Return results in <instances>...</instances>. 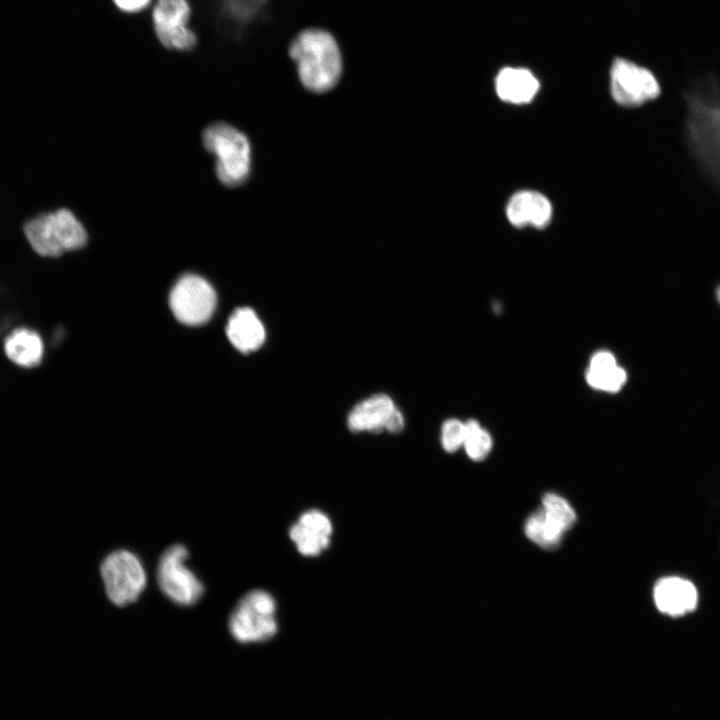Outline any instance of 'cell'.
Returning <instances> with one entry per match:
<instances>
[{
  "instance_id": "obj_9",
  "label": "cell",
  "mask_w": 720,
  "mask_h": 720,
  "mask_svg": "<svg viewBox=\"0 0 720 720\" xmlns=\"http://www.w3.org/2000/svg\"><path fill=\"white\" fill-rule=\"evenodd\" d=\"M170 307L183 324L201 325L215 310L216 293L206 279L196 274H185L171 290Z\"/></svg>"
},
{
  "instance_id": "obj_14",
  "label": "cell",
  "mask_w": 720,
  "mask_h": 720,
  "mask_svg": "<svg viewBox=\"0 0 720 720\" xmlns=\"http://www.w3.org/2000/svg\"><path fill=\"white\" fill-rule=\"evenodd\" d=\"M396 409L391 397L383 393L374 394L351 409L347 425L353 432L386 431L387 422Z\"/></svg>"
},
{
  "instance_id": "obj_4",
  "label": "cell",
  "mask_w": 720,
  "mask_h": 720,
  "mask_svg": "<svg viewBox=\"0 0 720 720\" xmlns=\"http://www.w3.org/2000/svg\"><path fill=\"white\" fill-rule=\"evenodd\" d=\"M687 136L696 158L720 182V100L690 95Z\"/></svg>"
},
{
  "instance_id": "obj_13",
  "label": "cell",
  "mask_w": 720,
  "mask_h": 720,
  "mask_svg": "<svg viewBox=\"0 0 720 720\" xmlns=\"http://www.w3.org/2000/svg\"><path fill=\"white\" fill-rule=\"evenodd\" d=\"M509 222L518 228L532 226L544 228L550 223L552 205L541 193L520 191L514 194L506 207Z\"/></svg>"
},
{
  "instance_id": "obj_26",
  "label": "cell",
  "mask_w": 720,
  "mask_h": 720,
  "mask_svg": "<svg viewBox=\"0 0 720 720\" xmlns=\"http://www.w3.org/2000/svg\"><path fill=\"white\" fill-rule=\"evenodd\" d=\"M403 427H404L403 415L401 414V412L398 409H396L392 413V415L390 416V418L387 422L386 431H388L390 433H398L403 429Z\"/></svg>"
},
{
  "instance_id": "obj_8",
  "label": "cell",
  "mask_w": 720,
  "mask_h": 720,
  "mask_svg": "<svg viewBox=\"0 0 720 720\" xmlns=\"http://www.w3.org/2000/svg\"><path fill=\"white\" fill-rule=\"evenodd\" d=\"M187 558L186 547L174 544L162 553L157 566L160 589L169 599L183 606L195 604L204 592L200 580L185 565Z\"/></svg>"
},
{
  "instance_id": "obj_5",
  "label": "cell",
  "mask_w": 720,
  "mask_h": 720,
  "mask_svg": "<svg viewBox=\"0 0 720 720\" xmlns=\"http://www.w3.org/2000/svg\"><path fill=\"white\" fill-rule=\"evenodd\" d=\"M276 603L264 590L244 595L229 618V630L240 643H258L271 639L278 630L275 618Z\"/></svg>"
},
{
  "instance_id": "obj_10",
  "label": "cell",
  "mask_w": 720,
  "mask_h": 720,
  "mask_svg": "<svg viewBox=\"0 0 720 720\" xmlns=\"http://www.w3.org/2000/svg\"><path fill=\"white\" fill-rule=\"evenodd\" d=\"M614 100L623 106H640L660 94V85L648 69L623 58H616L610 71Z\"/></svg>"
},
{
  "instance_id": "obj_19",
  "label": "cell",
  "mask_w": 720,
  "mask_h": 720,
  "mask_svg": "<svg viewBox=\"0 0 720 720\" xmlns=\"http://www.w3.org/2000/svg\"><path fill=\"white\" fill-rule=\"evenodd\" d=\"M524 531L529 540L545 549L558 546L564 534L545 516L542 509L528 517Z\"/></svg>"
},
{
  "instance_id": "obj_17",
  "label": "cell",
  "mask_w": 720,
  "mask_h": 720,
  "mask_svg": "<svg viewBox=\"0 0 720 720\" xmlns=\"http://www.w3.org/2000/svg\"><path fill=\"white\" fill-rule=\"evenodd\" d=\"M539 86L537 78L525 68L505 67L499 71L495 79L498 97L513 104L532 101Z\"/></svg>"
},
{
  "instance_id": "obj_2",
  "label": "cell",
  "mask_w": 720,
  "mask_h": 720,
  "mask_svg": "<svg viewBox=\"0 0 720 720\" xmlns=\"http://www.w3.org/2000/svg\"><path fill=\"white\" fill-rule=\"evenodd\" d=\"M31 248L43 257H58L81 249L87 243V231L75 214L66 208L37 215L24 226Z\"/></svg>"
},
{
  "instance_id": "obj_20",
  "label": "cell",
  "mask_w": 720,
  "mask_h": 720,
  "mask_svg": "<svg viewBox=\"0 0 720 720\" xmlns=\"http://www.w3.org/2000/svg\"><path fill=\"white\" fill-rule=\"evenodd\" d=\"M542 511L564 533L576 521V513L572 506L565 498L555 493H547L543 496Z\"/></svg>"
},
{
  "instance_id": "obj_18",
  "label": "cell",
  "mask_w": 720,
  "mask_h": 720,
  "mask_svg": "<svg viewBox=\"0 0 720 720\" xmlns=\"http://www.w3.org/2000/svg\"><path fill=\"white\" fill-rule=\"evenodd\" d=\"M270 0H216L218 18L241 38L245 30L266 15Z\"/></svg>"
},
{
  "instance_id": "obj_7",
  "label": "cell",
  "mask_w": 720,
  "mask_h": 720,
  "mask_svg": "<svg viewBox=\"0 0 720 720\" xmlns=\"http://www.w3.org/2000/svg\"><path fill=\"white\" fill-rule=\"evenodd\" d=\"M192 6L189 0H156L151 13L156 39L168 50L187 52L198 44L196 32L189 26Z\"/></svg>"
},
{
  "instance_id": "obj_25",
  "label": "cell",
  "mask_w": 720,
  "mask_h": 720,
  "mask_svg": "<svg viewBox=\"0 0 720 720\" xmlns=\"http://www.w3.org/2000/svg\"><path fill=\"white\" fill-rule=\"evenodd\" d=\"M112 3L121 13L134 15L147 9L152 0H112Z\"/></svg>"
},
{
  "instance_id": "obj_6",
  "label": "cell",
  "mask_w": 720,
  "mask_h": 720,
  "mask_svg": "<svg viewBox=\"0 0 720 720\" xmlns=\"http://www.w3.org/2000/svg\"><path fill=\"white\" fill-rule=\"evenodd\" d=\"M101 577L110 601L126 606L137 600L146 585V574L139 558L128 550H116L100 566Z\"/></svg>"
},
{
  "instance_id": "obj_15",
  "label": "cell",
  "mask_w": 720,
  "mask_h": 720,
  "mask_svg": "<svg viewBox=\"0 0 720 720\" xmlns=\"http://www.w3.org/2000/svg\"><path fill=\"white\" fill-rule=\"evenodd\" d=\"M3 349L6 357L16 366L35 368L43 359L44 342L36 330L22 326L6 336Z\"/></svg>"
},
{
  "instance_id": "obj_3",
  "label": "cell",
  "mask_w": 720,
  "mask_h": 720,
  "mask_svg": "<svg viewBox=\"0 0 720 720\" xmlns=\"http://www.w3.org/2000/svg\"><path fill=\"white\" fill-rule=\"evenodd\" d=\"M203 145L216 159L220 182L234 187L244 183L251 171V145L247 136L234 126L216 122L205 128Z\"/></svg>"
},
{
  "instance_id": "obj_27",
  "label": "cell",
  "mask_w": 720,
  "mask_h": 720,
  "mask_svg": "<svg viewBox=\"0 0 720 720\" xmlns=\"http://www.w3.org/2000/svg\"><path fill=\"white\" fill-rule=\"evenodd\" d=\"M717 298H718V300H719V302H720V286H719L718 289H717Z\"/></svg>"
},
{
  "instance_id": "obj_11",
  "label": "cell",
  "mask_w": 720,
  "mask_h": 720,
  "mask_svg": "<svg viewBox=\"0 0 720 720\" xmlns=\"http://www.w3.org/2000/svg\"><path fill=\"white\" fill-rule=\"evenodd\" d=\"M332 523L328 516L319 510L304 512L289 531V536L298 552L314 557L323 552L330 543Z\"/></svg>"
},
{
  "instance_id": "obj_21",
  "label": "cell",
  "mask_w": 720,
  "mask_h": 720,
  "mask_svg": "<svg viewBox=\"0 0 720 720\" xmlns=\"http://www.w3.org/2000/svg\"><path fill=\"white\" fill-rule=\"evenodd\" d=\"M463 447L470 459L483 460L492 449V438L488 431L476 420L465 422V440Z\"/></svg>"
},
{
  "instance_id": "obj_24",
  "label": "cell",
  "mask_w": 720,
  "mask_h": 720,
  "mask_svg": "<svg viewBox=\"0 0 720 720\" xmlns=\"http://www.w3.org/2000/svg\"><path fill=\"white\" fill-rule=\"evenodd\" d=\"M616 366V358L612 353L599 351L592 356L588 370L593 372H607Z\"/></svg>"
},
{
  "instance_id": "obj_23",
  "label": "cell",
  "mask_w": 720,
  "mask_h": 720,
  "mask_svg": "<svg viewBox=\"0 0 720 720\" xmlns=\"http://www.w3.org/2000/svg\"><path fill=\"white\" fill-rule=\"evenodd\" d=\"M465 440V422L449 419L441 428V444L446 452L453 453L463 447Z\"/></svg>"
},
{
  "instance_id": "obj_22",
  "label": "cell",
  "mask_w": 720,
  "mask_h": 720,
  "mask_svg": "<svg viewBox=\"0 0 720 720\" xmlns=\"http://www.w3.org/2000/svg\"><path fill=\"white\" fill-rule=\"evenodd\" d=\"M586 379L588 384L595 389L617 392L625 384L627 374L622 367L617 365L607 372H593L588 370Z\"/></svg>"
},
{
  "instance_id": "obj_12",
  "label": "cell",
  "mask_w": 720,
  "mask_h": 720,
  "mask_svg": "<svg viewBox=\"0 0 720 720\" xmlns=\"http://www.w3.org/2000/svg\"><path fill=\"white\" fill-rule=\"evenodd\" d=\"M653 599L660 612L679 617L696 609L698 592L691 581L678 576H668L655 584Z\"/></svg>"
},
{
  "instance_id": "obj_1",
  "label": "cell",
  "mask_w": 720,
  "mask_h": 720,
  "mask_svg": "<svg viewBox=\"0 0 720 720\" xmlns=\"http://www.w3.org/2000/svg\"><path fill=\"white\" fill-rule=\"evenodd\" d=\"M288 55L302 86L311 92H328L342 77V50L336 37L326 29L310 27L298 32L288 45Z\"/></svg>"
},
{
  "instance_id": "obj_16",
  "label": "cell",
  "mask_w": 720,
  "mask_h": 720,
  "mask_svg": "<svg viewBox=\"0 0 720 720\" xmlns=\"http://www.w3.org/2000/svg\"><path fill=\"white\" fill-rule=\"evenodd\" d=\"M232 345L243 353L259 349L265 341V328L257 314L248 307L235 310L226 327Z\"/></svg>"
}]
</instances>
